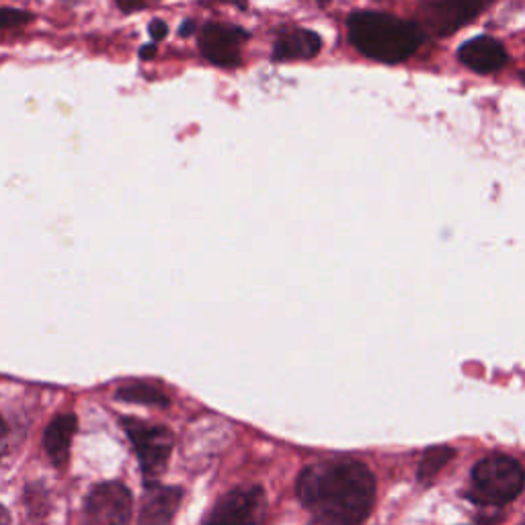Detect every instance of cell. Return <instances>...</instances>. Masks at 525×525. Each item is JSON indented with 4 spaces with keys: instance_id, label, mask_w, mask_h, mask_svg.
I'll return each mask as SVG.
<instances>
[{
    "instance_id": "1",
    "label": "cell",
    "mask_w": 525,
    "mask_h": 525,
    "mask_svg": "<svg viewBox=\"0 0 525 525\" xmlns=\"http://www.w3.org/2000/svg\"><path fill=\"white\" fill-rule=\"evenodd\" d=\"M296 491L322 525H361L374 509L376 478L361 462L329 460L304 468Z\"/></svg>"
},
{
    "instance_id": "2",
    "label": "cell",
    "mask_w": 525,
    "mask_h": 525,
    "mask_svg": "<svg viewBox=\"0 0 525 525\" xmlns=\"http://www.w3.org/2000/svg\"><path fill=\"white\" fill-rule=\"evenodd\" d=\"M347 29L359 54L384 64L409 60L423 44V29L417 23L376 11L353 13Z\"/></svg>"
},
{
    "instance_id": "3",
    "label": "cell",
    "mask_w": 525,
    "mask_h": 525,
    "mask_svg": "<svg viewBox=\"0 0 525 525\" xmlns=\"http://www.w3.org/2000/svg\"><path fill=\"white\" fill-rule=\"evenodd\" d=\"M525 487L523 468L509 456L482 458L470 474L468 497L476 505L501 507L511 503Z\"/></svg>"
},
{
    "instance_id": "4",
    "label": "cell",
    "mask_w": 525,
    "mask_h": 525,
    "mask_svg": "<svg viewBox=\"0 0 525 525\" xmlns=\"http://www.w3.org/2000/svg\"><path fill=\"white\" fill-rule=\"evenodd\" d=\"M121 425H124L132 446L136 448L146 482L154 484L160 478V474L167 470L173 452L171 431L167 427L150 425L132 417H126L121 421Z\"/></svg>"
},
{
    "instance_id": "5",
    "label": "cell",
    "mask_w": 525,
    "mask_h": 525,
    "mask_svg": "<svg viewBox=\"0 0 525 525\" xmlns=\"http://www.w3.org/2000/svg\"><path fill=\"white\" fill-rule=\"evenodd\" d=\"M491 3L493 0H423L417 13L419 27L437 37H448L474 21Z\"/></svg>"
},
{
    "instance_id": "6",
    "label": "cell",
    "mask_w": 525,
    "mask_h": 525,
    "mask_svg": "<svg viewBox=\"0 0 525 525\" xmlns=\"http://www.w3.org/2000/svg\"><path fill=\"white\" fill-rule=\"evenodd\" d=\"M265 509V491L257 484H247L220 497L201 525H259Z\"/></svg>"
},
{
    "instance_id": "7",
    "label": "cell",
    "mask_w": 525,
    "mask_h": 525,
    "mask_svg": "<svg viewBox=\"0 0 525 525\" xmlns=\"http://www.w3.org/2000/svg\"><path fill=\"white\" fill-rule=\"evenodd\" d=\"M132 495L121 482H103L91 491L80 525H130Z\"/></svg>"
},
{
    "instance_id": "8",
    "label": "cell",
    "mask_w": 525,
    "mask_h": 525,
    "mask_svg": "<svg viewBox=\"0 0 525 525\" xmlns=\"http://www.w3.org/2000/svg\"><path fill=\"white\" fill-rule=\"evenodd\" d=\"M247 39L249 33L236 25L208 23L199 33V50L214 66L236 68L240 64V52Z\"/></svg>"
},
{
    "instance_id": "9",
    "label": "cell",
    "mask_w": 525,
    "mask_h": 525,
    "mask_svg": "<svg viewBox=\"0 0 525 525\" xmlns=\"http://www.w3.org/2000/svg\"><path fill=\"white\" fill-rule=\"evenodd\" d=\"M458 58L464 66L478 74H493L509 62L505 48L489 35H478L462 44Z\"/></svg>"
},
{
    "instance_id": "10",
    "label": "cell",
    "mask_w": 525,
    "mask_h": 525,
    "mask_svg": "<svg viewBox=\"0 0 525 525\" xmlns=\"http://www.w3.org/2000/svg\"><path fill=\"white\" fill-rule=\"evenodd\" d=\"M322 48V39L310 29H284L277 33L273 44L275 62H292V60H310Z\"/></svg>"
},
{
    "instance_id": "11",
    "label": "cell",
    "mask_w": 525,
    "mask_h": 525,
    "mask_svg": "<svg viewBox=\"0 0 525 525\" xmlns=\"http://www.w3.org/2000/svg\"><path fill=\"white\" fill-rule=\"evenodd\" d=\"M181 497L183 491L177 487H160L156 482L150 484L140 509V525H167L175 517Z\"/></svg>"
},
{
    "instance_id": "12",
    "label": "cell",
    "mask_w": 525,
    "mask_h": 525,
    "mask_svg": "<svg viewBox=\"0 0 525 525\" xmlns=\"http://www.w3.org/2000/svg\"><path fill=\"white\" fill-rule=\"evenodd\" d=\"M76 433V417L72 413L58 415L46 429L44 435V448L54 462V466L62 468L68 462L70 446Z\"/></svg>"
},
{
    "instance_id": "13",
    "label": "cell",
    "mask_w": 525,
    "mask_h": 525,
    "mask_svg": "<svg viewBox=\"0 0 525 525\" xmlns=\"http://www.w3.org/2000/svg\"><path fill=\"white\" fill-rule=\"evenodd\" d=\"M117 398L126 400V402H140V405H152V407L169 405V396L156 384H148V382L126 384L124 388L117 390Z\"/></svg>"
},
{
    "instance_id": "14",
    "label": "cell",
    "mask_w": 525,
    "mask_h": 525,
    "mask_svg": "<svg viewBox=\"0 0 525 525\" xmlns=\"http://www.w3.org/2000/svg\"><path fill=\"white\" fill-rule=\"evenodd\" d=\"M454 456H456V452H454L452 448H448V446L429 448V450L423 454V458H421L417 478H419L423 484H429V482L443 470V466H446Z\"/></svg>"
},
{
    "instance_id": "15",
    "label": "cell",
    "mask_w": 525,
    "mask_h": 525,
    "mask_svg": "<svg viewBox=\"0 0 525 525\" xmlns=\"http://www.w3.org/2000/svg\"><path fill=\"white\" fill-rule=\"evenodd\" d=\"M33 17L27 11L19 9H0V29H11V27H21L29 23Z\"/></svg>"
},
{
    "instance_id": "16",
    "label": "cell",
    "mask_w": 525,
    "mask_h": 525,
    "mask_svg": "<svg viewBox=\"0 0 525 525\" xmlns=\"http://www.w3.org/2000/svg\"><path fill=\"white\" fill-rule=\"evenodd\" d=\"M148 33L150 37L154 39V42H160V39H165L167 33H169V25L165 21L160 19H154L150 25H148Z\"/></svg>"
},
{
    "instance_id": "17",
    "label": "cell",
    "mask_w": 525,
    "mask_h": 525,
    "mask_svg": "<svg viewBox=\"0 0 525 525\" xmlns=\"http://www.w3.org/2000/svg\"><path fill=\"white\" fill-rule=\"evenodd\" d=\"M117 5L124 13H134L146 7V0H117Z\"/></svg>"
},
{
    "instance_id": "18",
    "label": "cell",
    "mask_w": 525,
    "mask_h": 525,
    "mask_svg": "<svg viewBox=\"0 0 525 525\" xmlns=\"http://www.w3.org/2000/svg\"><path fill=\"white\" fill-rule=\"evenodd\" d=\"M156 56V46L154 44H146L140 48V58L142 60H152Z\"/></svg>"
},
{
    "instance_id": "19",
    "label": "cell",
    "mask_w": 525,
    "mask_h": 525,
    "mask_svg": "<svg viewBox=\"0 0 525 525\" xmlns=\"http://www.w3.org/2000/svg\"><path fill=\"white\" fill-rule=\"evenodd\" d=\"M195 21H185L181 27H179V35L181 37H189V35H193L195 33Z\"/></svg>"
},
{
    "instance_id": "20",
    "label": "cell",
    "mask_w": 525,
    "mask_h": 525,
    "mask_svg": "<svg viewBox=\"0 0 525 525\" xmlns=\"http://www.w3.org/2000/svg\"><path fill=\"white\" fill-rule=\"evenodd\" d=\"M5 443H7V425H5V419L0 417V454H3L5 450Z\"/></svg>"
},
{
    "instance_id": "21",
    "label": "cell",
    "mask_w": 525,
    "mask_h": 525,
    "mask_svg": "<svg viewBox=\"0 0 525 525\" xmlns=\"http://www.w3.org/2000/svg\"><path fill=\"white\" fill-rule=\"evenodd\" d=\"M9 523H11L9 513H7V509L3 505H0V525H9Z\"/></svg>"
},
{
    "instance_id": "22",
    "label": "cell",
    "mask_w": 525,
    "mask_h": 525,
    "mask_svg": "<svg viewBox=\"0 0 525 525\" xmlns=\"http://www.w3.org/2000/svg\"><path fill=\"white\" fill-rule=\"evenodd\" d=\"M331 3V0H318V5H322V7H327Z\"/></svg>"
}]
</instances>
